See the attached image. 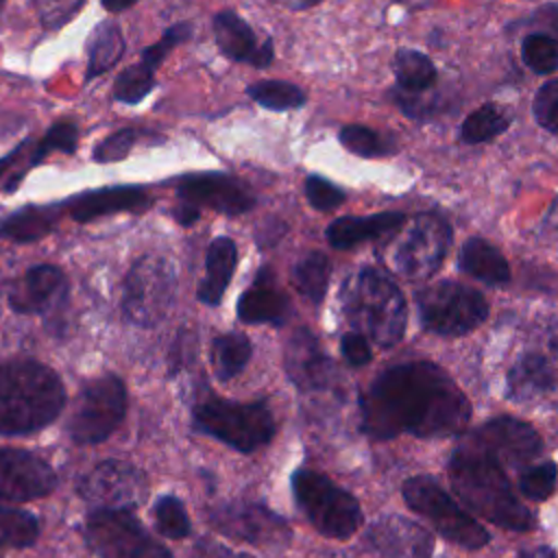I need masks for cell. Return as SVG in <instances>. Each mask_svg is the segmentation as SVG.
<instances>
[{
  "label": "cell",
  "instance_id": "1",
  "mask_svg": "<svg viewBox=\"0 0 558 558\" xmlns=\"http://www.w3.org/2000/svg\"><path fill=\"white\" fill-rule=\"evenodd\" d=\"M362 429L373 438L414 434L442 438L460 434L471 403L456 381L432 362H405L386 368L362 395Z\"/></svg>",
  "mask_w": 558,
  "mask_h": 558
},
{
  "label": "cell",
  "instance_id": "2",
  "mask_svg": "<svg viewBox=\"0 0 558 558\" xmlns=\"http://www.w3.org/2000/svg\"><path fill=\"white\" fill-rule=\"evenodd\" d=\"M453 493L473 512L501 527L525 532L534 525L532 512L519 501L501 464L471 445H460L447 464Z\"/></svg>",
  "mask_w": 558,
  "mask_h": 558
},
{
  "label": "cell",
  "instance_id": "3",
  "mask_svg": "<svg viewBox=\"0 0 558 558\" xmlns=\"http://www.w3.org/2000/svg\"><path fill=\"white\" fill-rule=\"evenodd\" d=\"M65 403L59 375L35 360L0 364V434L22 436L52 423Z\"/></svg>",
  "mask_w": 558,
  "mask_h": 558
},
{
  "label": "cell",
  "instance_id": "4",
  "mask_svg": "<svg viewBox=\"0 0 558 558\" xmlns=\"http://www.w3.org/2000/svg\"><path fill=\"white\" fill-rule=\"evenodd\" d=\"M342 312L366 340L388 349L403 338L408 310L395 281L375 266L351 272L340 290Z\"/></svg>",
  "mask_w": 558,
  "mask_h": 558
},
{
  "label": "cell",
  "instance_id": "5",
  "mask_svg": "<svg viewBox=\"0 0 558 558\" xmlns=\"http://www.w3.org/2000/svg\"><path fill=\"white\" fill-rule=\"evenodd\" d=\"M292 493L310 523L327 538H349L364 521L357 499L318 471H294Z\"/></svg>",
  "mask_w": 558,
  "mask_h": 558
},
{
  "label": "cell",
  "instance_id": "6",
  "mask_svg": "<svg viewBox=\"0 0 558 558\" xmlns=\"http://www.w3.org/2000/svg\"><path fill=\"white\" fill-rule=\"evenodd\" d=\"M194 425L242 453L268 445L275 436V418L264 401L238 403L209 397L194 408Z\"/></svg>",
  "mask_w": 558,
  "mask_h": 558
},
{
  "label": "cell",
  "instance_id": "7",
  "mask_svg": "<svg viewBox=\"0 0 558 558\" xmlns=\"http://www.w3.org/2000/svg\"><path fill=\"white\" fill-rule=\"evenodd\" d=\"M421 325L438 336H464L488 316L484 294L458 281H438L416 292Z\"/></svg>",
  "mask_w": 558,
  "mask_h": 558
},
{
  "label": "cell",
  "instance_id": "8",
  "mask_svg": "<svg viewBox=\"0 0 558 558\" xmlns=\"http://www.w3.org/2000/svg\"><path fill=\"white\" fill-rule=\"evenodd\" d=\"M403 499L412 510L432 521V525L451 543L464 549H480L488 543V532L432 477L414 475L403 484Z\"/></svg>",
  "mask_w": 558,
  "mask_h": 558
},
{
  "label": "cell",
  "instance_id": "9",
  "mask_svg": "<svg viewBox=\"0 0 558 558\" xmlns=\"http://www.w3.org/2000/svg\"><path fill=\"white\" fill-rule=\"evenodd\" d=\"M126 414V390L120 377L100 375L78 395L68 423V434L81 445H94L109 438Z\"/></svg>",
  "mask_w": 558,
  "mask_h": 558
},
{
  "label": "cell",
  "instance_id": "10",
  "mask_svg": "<svg viewBox=\"0 0 558 558\" xmlns=\"http://www.w3.org/2000/svg\"><path fill=\"white\" fill-rule=\"evenodd\" d=\"M85 538L98 558H172L129 510H94L85 519Z\"/></svg>",
  "mask_w": 558,
  "mask_h": 558
},
{
  "label": "cell",
  "instance_id": "11",
  "mask_svg": "<svg viewBox=\"0 0 558 558\" xmlns=\"http://www.w3.org/2000/svg\"><path fill=\"white\" fill-rule=\"evenodd\" d=\"M449 244L451 227L447 220L432 214H421L392 246L390 262L401 275L410 279H425L440 268Z\"/></svg>",
  "mask_w": 558,
  "mask_h": 558
},
{
  "label": "cell",
  "instance_id": "12",
  "mask_svg": "<svg viewBox=\"0 0 558 558\" xmlns=\"http://www.w3.org/2000/svg\"><path fill=\"white\" fill-rule=\"evenodd\" d=\"M172 294V270L170 266L153 255H146L133 264L124 279L122 310L124 314L142 325H150L159 318Z\"/></svg>",
  "mask_w": 558,
  "mask_h": 558
},
{
  "label": "cell",
  "instance_id": "13",
  "mask_svg": "<svg viewBox=\"0 0 558 558\" xmlns=\"http://www.w3.org/2000/svg\"><path fill=\"white\" fill-rule=\"evenodd\" d=\"M466 445L480 449L501 466H523L543 449L538 432L530 423L512 416H497L486 421L466 440Z\"/></svg>",
  "mask_w": 558,
  "mask_h": 558
},
{
  "label": "cell",
  "instance_id": "14",
  "mask_svg": "<svg viewBox=\"0 0 558 558\" xmlns=\"http://www.w3.org/2000/svg\"><path fill=\"white\" fill-rule=\"evenodd\" d=\"M78 493L98 508L126 510L144 499L146 480L140 469L120 460H107L81 480Z\"/></svg>",
  "mask_w": 558,
  "mask_h": 558
},
{
  "label": "cell",
  "instance_id": "15",
  "mask_svg": "<svg viewBox=\"0 0 558 558\" xmlns=\"http://www.w3.org/2000/svg\"><path fill=\"white\" fill-rule=\"evenodd\" d=\"M177 196L181 198V203L209 207L225 216L246 214L255 205L248 187L240 179L225 172L185 174L177 183Z\"/></svg>",
  "mask_w": 558,
  "mask_h": 558
},
{
  "label": "cell",
  "instance_id": "16",
  "mask_svg": "<svg viewBox=\"0 0 558 558\" xmlns=\"http://www.w3.org/2000/svg\"><path fill=\"white\" fill-rule=\"evenodd\" d=\"M57 486V475L48 462L24 449H0V499L33 501L46 497Z\"/></svg>",
  "mask_w": 558,
  "mask_h": 558
},
{
  "label": "cell",
  "instance_id": "17",
  "mask_svg": "<svg viewBox=\"0 0 558 558\" xmlns=\"http://www.w3.org/2000/svg\"><path fill=\"white\" fill-rule=\"evenodd\" d=\"M209 519L222 534L255 545H281L290 538L288 523L259 504H227L211 510Z\"/></svg>",
  "mask_w": 558,
  "mask_h": 558
},
{
  "label": "cell",
  "instance_id": "18",
  "mask_svg": "<svg viewBox=\"0 0 558 558\" xmlns=\"http://www.w3.org/2000/svg\"><path fill=\"white\" fill-rule=\"evenodd\" d=\"M366 545L375 558H432V534L412 519L386 514L366 532Z\"/></svg>",
  "mask_w": 558,
  "mask_h": 558
},
{
  "label": "cell",
  "instance_id": "19",
  "mask_svg": "<svg viewBox=\"0 0 558 558\" xmlns=\"http://www.w3.org/2000/svg\"><path fill=\"white\" fill-rule=\"evenodd\" d=\"M286 373L305 392L325 390L338 379L333 362L323 353L318 340L305 327L296 329L286 347Z\"/></svg>",
  "mask_w": 558,
  "mask_h": 558
},
{
  "label": "cell",
  "instance_id": "20",
  "mask_svg": "<svg viewBox=\"0 0 558 558\" xmlns=\"http://www.w3.org/2000/svg\"><path fill=\"white\" fill-rule=\"evenodd\" d=\"M65 299V277L57 266L39 264L24 272L9 290V305L17 314H41Z\"/></svg>",
  "mask_w": 558,
  "mask_h": 558
},
{
  "label": "cell",
  "instance_id": "21",
  "mask_svg": "<svg viewBox=\"0 0 558 558\" xmlns=\"http://www.w3.org/2000/svg\"><path fill=\"white\" fill-rule=\"evenodd\" d=\"M214 35L220 52L231 61H246L255 68H266L275 57L272 41L264 39L257 44L255 31L233 11H220L214 17Z\"/></svg>",
  "mask_w": 558,
  "mask_h": 558
},
{
  "label": "cell",
  "instance_id": "22",
  "mask_svg": "<svg viewBox=\"0 0 558 558\" xmlns=\"http://www.w3.org/2000/svg\"><path fill=\"white\" fill-rule=\"evenodd\" d=\"M150 205V198L140 185H113L78 194L65 203L76 222H89L100 216L118 211H142Z\"/></svg>",
  "mask_w": 558,
  "mask_h": 558
},
{
  "label": "cell",
  "instance_id": "23",
  "mask_svg": "<svg viewBox=\"0 0 558 558\" xmlns=\"http://www.w3.org/2000/svg\"><path fill=\"white\" fill-rule=\"evenodd\" d=\"M290 314V301L288 296L272 283V275H268V268H262L257 279L248 286V290L242 292L238 301V316L242 323L259 325H283Z\"/></svg>",
  "mask_w": 558,
  "mask_h": 558
},
{
  "label": "cell",
  "instance_id": "24",
  "mask_svg": "<svg viewBox=\"0 0 558 558\" xmlns=\"http://www.w3.org/2000/svg\"><path fill=\"white\" fill-rule=\"evenodd\" d=\"M403 222L405 214L401 211H381L373 216H342L327 227V240L333 248L347 251L357 244L395 233L403 227Z\"/></svg>",
  "mask_w": 558,
  "mask_h": 558
},
{
  "label": "cell",
  "instance_id": "25",
  "mask_svg": "<svg viewBox=\"0 0 558 558\" xmlns=\"http://www.w3.org/2000/svg\"><path fill=\"white\" fill-rule=\"evenodd\" d=\"M235 264H238L235 242L227 235L216 238L207 248V257H205L207 272L198 283V292H196L198 301H203L205 305H218L233 277Z\"/></svg>",
  "mask_w": 558,
  "mask_h": 558
},
{
  "label": "cell",
  "instance_id": "26",
  "mask_svg": "<svg viewBox=\"0 0 558 558\" xmlns=\"http://www.w3.org/2000/svg\"><path fill=\"white\" fill-rule=\"evenodd\" d=\"M458 266L466 275L488 286H504L510 281V266L506 257L499 253V248H495L490 242H486L480 235H473L462 244L458 255Z\"/></svg>",
  "mask_w": 558,
  "mask_h": 558
},
{
  "label": "cell",
  "instance_id": "27",
  "mask_svg": "<svg viewBox=\"0 0 558 558\" xmlns=\"http://www.w3.org/2000/svg\"><path fill=\"white\" fill-rule=\"evenodd\" d=\"M63 205H26L0 222V235L13 242H35L59 222Z\"/></svg>",
  "mask_w": 558,
  "mask_h": 558
},
{
  "label": "cell",
  "instance_id": "28",
  "mask_svg": "<svg viewBox=\"0 0 558 558\" xmlns=\"http://www.w3.org/2000/svg\"><path fill=\"white\" fill-rule=\"evenodd\" d=\"M554 386V373L541 351H525L508 373V390L517 399H532Z\"/></svg>",
  "mask_w": 558,
  "mask_h": 558
},
{
  "label": "cell",
  "instance_id": "29",
  "mask_svg": "<svg viewBox=\"0 0 558 558\" xmlns=\"http://www.w3.org/2000/svg\"><path fill=\"white\" fill-rule=\"evenodd\" d=\"M124 52V37L113 22H100L87 37V70L85 78L92 81L98 74L113 68Z\"/></svg>",
  "mask_w": 558,
  "mask_h": 558
},
{
  "label": "cell",
  "instance_id": "30",
  "mask_svg": "<svg viewBox=\"0 0 558 558\" xmlns=\"http://www.w3.org/2000/svg\"><path fill=\"white\" fill-rule=\"evenodd\" d=\"M392 70H395L401 92L418 94V92H427L436 83L434 63L429 61L427 54H423L418 50H410V48L399 50L395 54Z\"/></svg>",
  "mask_w": 558,
  "mask_h": 558
},
{
  "label": "cell",
  "instance_id": "31",
  "mask_svg": "<svg viewBox=\"0 0 558 558\" xmlns=\"http://www.w3.org/2000/svg\"><path fill=\"white\" fill-rule=\"evenodd\" d=\"M329 275H331L329 257L320 251H310L294 264L292 281L305 299H310L314 305H318L327 292Z\"/></svg>",
  "mask_w": 558,
  "mask_h": 558
},
{
  "label": "cell",
  "instance_id": "32",
  "mask_svg": "<svg viewBox=\"0 0 558 558\" xmlns=\"http://www.w3.org/2000/svg\"><path fill=\"white\" fill-rule=\"evenodd\" d=\"M510 126V116L501 105L488 102L469 113L460 124V140L464 144H484L501 135Z\"/></svg>",
  "mask_w": 558,
  "mask_h": 558
},
{
  "label": "cell",
  "instance_id": "33",
  "mask_svg": "<svg viewBox=\"0 0 558 558\" xmlns=\"http://www.w3.org/2000/svg\"><path fill=\"white\" fill-rule=\"evenodd\" d=\"M251 340L244 333H222L211 344V362L218 379L227 381L235 377L251 360Z\"/></svg>",
  "mask_w": 558,
  "mask_h": 558
},
{
  "label": "cell",
  "instance_id": "34",
  "mask_svg": "<svg viewBox=\"0 0 558 558\" xmlns=\"http://www.w3.org/2000/svg\"><path fill=\"white\" fill-rule=\"evenodd\" d=\"M246 94L262 107L270 111H290L305 105V94L301 87L288 81H259L246 87Z\"/></svg>",
  "mask_w": 558,
  "mask_h": 558
},
{
  "label": "cell",
  "instance_id": "35",
  "mask_svg": "<svg viewBox=\"0 0 558 558\" xmlns=\"http://www.w3.org/2000/svg\"><path fill=\"white\" fill-rule=\"evenodd\" d=\"M338 142L357 157H384L395 153V140L362 124H347L338 133Z\"/></svg>",
  "mask_w": 558,
  "mask_h": 558
},
{
  "label": "cell",
  "instance_id": "36",
  "mask_svg": "<svg viewBox=\"0 0 558 558\" xmlns=\"http://www.w3.org/2000/svg\"><path fill=\"white\" fill-rule=\"evenodd\" d=\"M37 519L17 508L0 506V547H28L37 541Z\"/></svg>",
  "mask_w": 558,
  "mask_h": 558
},
{
  "label": "cell",
  "instance_id": "37",
  "mask_svg": "<svg viewBox=\"0 0 558 558\" xmlns=\"http://www.w3.org/2000/svg\"><path fill=\"white\" fill-rule=\"evenodd\" d=\"M153 87H155V70L140 61L135 65L124 68L118 74V78L113 83V96L120 102L137 105L153 92Z\"/></svg>",
  "mask_w": 558,
  "mask_h": 558
},
{
  "label": "cell",
  "instance_id": "38",
  "mask_svg": "<svg viewBox=\"0 0 558 558\" xmlns=\"http://www.w3.org/2000/svg\"><path fill=\"white\" fill-rule=\"evenodd\" d=\"M523 63L536 74H551L558 70V39L545 33H530L521 44Z\"/></svg>",
  "mask_w": 558,
  "mask_h": 558
},
{
  "label": "cell",
  "instance_id": "39",
  "mask_svg": "<svg viewBox=\"0 0 558 558\" xmlns=\"http://www.w3.org/2000/svg\"><path fill=\"white\" fill-rule=\"evenodd\" d=\"M153 517H155V525L157 530L168 536V538H183L190 534V519L187 512L183 508V504L172 497H159L153 506Z\"/></svg>",
  "mask_w": 558,
  "mask_h": 558
},
{
  "label": "cell",
  "instance_id": "40",
  "mask_svg": "<svg viewBox=\"0 0 558 558\" xmlns=\"http://www.w3.org/2000/svg\"><path fill=\"white\" fill-rule=\"evenodd\" d=\"M558 484V466L549 460L523 469L519 475V490L534 501H545Z\"/></svg>",
  "mask_w": 558,
  "mask_h": 558
},
{
  "label": "cell",
  "instance_id": "41",
  "mask_svg": "<svg viewBox=\"0 0 558 558\" xmlns=\"http://www.w3.org/2000/svg\"><path fill=\"white\" fill-rule=\"evenodd\" d=\"M76 142H78V129L74 122H57L48 129V133L44 135V140L35 146L33 157H31V166L39 163L48 153L52 150H61V153H74L76 150Z\"/></svg>",
  "mask_w": 558,
  "mask_h": 558
},
{
  "label": "cell",
  "instance_id": "42",
  "mask_svg": "<svg viewBox=\"0 0 558 558\" xmlns=\"http://www.w3.org/2000/svg\"><path fill=\"white\" fill-rule=\"evenodd\" d=\"M532 113L538 126L549 133H558V78H549L538 87L532 102Z\"/></svg>",
  "mask_w": 558,
  "mask_h": 558
},
{
  "label": "cell",
  "instance_id": "43",
  "mask_svg": "<svg viewBox=\"0 0 558 558\" xmlns=\"http://www.w3.org/2000/svg\"><path fill=\"white\" fill-rule=\"evenodd\" d=\"M303 190H305L310 205L318 211H331L344 203V192L336 183H331L329 179H325L320 174H310L305 179Z\"/></svg>",
  "mask_w": 558,
  "mask_h": 558
},
{
  "label": "cell",
  "instance_id": "44",
  "mask_svg": "<svg viewBox=\"0 0 558 558\" xmlns=\"http://www.w3.org/2000/svg\"><path fill=\"white\" fill-rule=\"evenodd\" d=\"M190 35H192V26H190L187 22H179V24L170 26V28L161 35L159 41H155L153 46H148V48L142 50V63H146L148 68L155 70V68L168 57V52H170L174 46L183 44Z\"/></svg>",
  "mask_w": 558,
  "mask_h": 558
},
{
  "label": "cell",
  "instance_id": "45",
  "mask_svg": "<svg viewBox=\"0 0 558 558\" xmlns=\"http://www.w3.org/2000/svg\"><path fill=\"white\" fill-rule=\"evenodd\" d=\"M33 2L44 26L52 31L68 24L85 4V0H33Z\"/></svg>",
  "mask_w": 558,
  "mask_h": 558
},
{
  "label": "cell",
  "instance_id": "46",
  "mask_svg": "<svg viewBox=\"0 0 558 558\" xmlns=\"http://www.w3.org/2000/svg\"><path fill=\"white\" fill-rule=\"evenodd\" d=\"M135 131L133 129H120L116 133H111L109 137H105L96 150H94V159L98 163H113V161H120L129 155L131 146L135 144Z\"/></svg>",
  "mask_w": 558,
  "mask_h": 558
},
{
  "label": "cell",
  "instance_id": "47",
  "mask_svg": "<svg viewBox=\"0 0 558 558\" xmlns=\"http://www.w3.org/2000/svg\"><path fill=\"white\" fill-rule=\"evenodd\" d=\"M340 349H342V355L344 360L351 364V366H364L371 362L373 357V351H371V344L368 340L357 333V331H349L342 336L340 340Z\"/></svg>",
  "mask_w": 558,
  "mask_h": 558
},
{
  "label": "cell",
  "instance_id": "48",
  "mask_svg": "<svg viewBox=\"0 0 558 558\" xmlns=\"http://www.w3.org/2000/svg\"><path fill=\"white\" fill-rule=\"evenodd\" d=\"M530 22L541 28V31H536V33H545V35L558 39V2L541 7V9L530 17Z\"/></svg>",
  "mask_w": 558,
  "mask_h": 558
},
{
  "label": "cell",
  "instance_id": "49",
  "mask_svg": "<svg viewBox=\"0 0 558 558\" xmlns=\"http://www.w3.org/2000/svg\"><path fill=\"white\" fill-rule=\"evenodd\" d=\"M172 214H174L177 222L183 225V227H192L201 218V209L196 205H190V203H179V207Z\"/></svg>",
  "mask_w": 558,
  "mask_h": 558
},
{
  "label": "cell",
  "instance_id": "50",
  "mask_svg": "<svg viewBox=\"0 0 558 558\" xmlns=\"http://www.w3.org/2000/svg\"><path fill=\"white\" fill-rule=\"evenodd\" d=\"M541 353L545 355V360H547V364H549V368L554 373V379L558 384V336H554L549 347H547V351H541Z\"/></svg>",
  "mask_w": 558,
  "mask_h": 558
},
{
  "label": "cell",
  "instance_id": "51",
  "mask_svg": "<svg viewBox=\"0 0 558 558\" xmlns=\"http://www.w3.org/2000/svg\"><path fill=\"white\" fill-rule=\"evenodd\" d=\"M26 146H28V142H22L15 150H11L7 157H2V159H0V177H2V174H7L11 168H15V161L22 157V153H24V148H26Z\"/></svg>",
  "mask_w": 558,
  "mask_h": 558
},
{
  "label": "cell",
  "instance_id": "52",
  "mask_svg": "<svg viewBox=\"0 0 558 558\" xmlns=\"http://www.w3.org/2000/svg\"><path fill=\"white\" fill-rule=\"evenodd\" d=\"M102 2V7L105 9H109V11H124V9H129V7H133L137 0H100Z\"/></svg>",
  "mask_w": 558,
  "mask_h": 558
},
{
  "label": "cell",
  "instance_id": "53",
  "mask_svg": "<svg viewBox=\"0 0 558 558\" xmlns=\"http://www.w3.org/2000/svg\"><path fill=\"white\" fill-rule=\"evenodd\" d=\"M519 558H556V551L549 547H536V549L523 551Z\"/></svg>",
  "mask_w": 558,
  "mask_h": 558
},
{
  "label": "cell",
  "instance_id": "54",
  "mask_svg": "<svg viewBox=\"0 0 558 558\" xmlns=\"http://www.w3.org/2000/svg\"><path fill=\"white\" fill-rule=\"evenodd\" d=\"M395 2H401V4H405L410 9H425V7L434 4L436 0H395Z\"/></svg>",
  "mask_w": 558,
  "mask_h": 558
},
{
  "label": "cell",
  "instance_id": "55",
  "mask_svg": "<svg viewBox=\"0 0 558 558\" xmlns=\"http://www.w3.org/2000/svg\"><path fill=\"white\" fill-rule=\"evenodd\" d=\"M4 2H7V0H0V11H2V7H4Z\"/></svg>",
  "mask_w": 558,
  "mask_h": 558
}]
</instances>
